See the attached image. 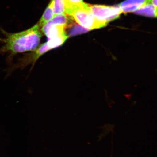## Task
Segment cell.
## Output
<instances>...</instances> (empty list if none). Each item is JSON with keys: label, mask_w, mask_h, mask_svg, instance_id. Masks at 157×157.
Returning a JSON list of instances; mask_svg holds the SVG:
<instances>
[{"label": "cell", "mask_w": 157, "mask_h": 157, "mask_svg": "<svg viewBox=\"0 0 157 157\" xmlns=\"http://www.w3.org/2000/svg\"><path fill=\"white\" fill-rule=\"evenodd\" d=\"M55 15L65 14L64 0H52Z\"/></svg>", "instance_id": "52a82bcc"}, {"label": "cell", "mask_w": 157, "mask_h": 157, "mask_svg": "<svg viewBox=\"0 0 157 157\" xmlns=\"http://www.w3.org/2000/svg\"><path fill=\"white\" fill-rule=\"evenodd\" d=\"M41 28L37 23L30 28L19 33H11L2 29L5 37L0 39L4 43L0 48V53H9V60L11 62L17 54L33 51L40 45L43 35Z\"/></svg>", "instance_id": "6da1fadb"}, {"label": "cell", "mask_w": 157, "mask_h": 157, "mask_svg": "<svg viewBox=\"0 0 157 157\" xmlns=\"http://www.w3.org/2000/svg\"><path fill=\"white\" fill-rule=\"evenodd\" d=\"M65 3L71 5H77L83 2L82 0H64Z\"/></svg>", "instance_id": "9c48e42d"}, {"label": "cell", "mask_w": 157, "mask_h": 157, "mask_svg": "<svg viewBox=\"0 0 157 157\" xmlns=\"http://www.w3.org/2000/svg\"><path fill=\"white\" fill-rule=\"evenodd\" d=\"M151 3V0H126L117 5L122 13L134 12L141 6Z\"/></svg>", "instance_id": "277c9868"}, {"label": "cell", "mask_w": 157, "mask_h": 157, "mask_svg": "<svg viewBox=\"0 0 157 157\" xmlns=\"http://www.w3.org/2000/svg\"><path fill=\"white\" fill-rule=\"evenodd\" d=\"M90 10L96 19L108 24V23L117 19L122 13L119 6L89 4Z\"/></svg>", "instance_id": "3957f363"}, {"label": "cell", "mask_w": 157, "mask_h": 157, "mask_svg": "<svg viewBox=\"0 0 157 157\" xmlns=\"http://www.w3.org/2000/svg\"><path fill=\"white\" fill-rule=\"evenodd\" d=\"M151 3L157 8V0H151Z\"/></svg>", "instance_id": "30bf717a"}, {"label": "cell", "mask_w": 157, "mask_h": 157, "mask_svg": "<svg viewBox=\"0 0 157 157\" xmlns=\"http://www.w3.org/2000/svg\"><path fill=\"white\" fill-rule=\"evenodd\" d=\"M65 14L73 17L79 25L89 30L107 25L96 19L90 10L89 5L86 3L74 5L65 3Z\"/></svg>", "instance_id": "7a4b0ae2"}, {"label": "cell", "mask_w": 157, "mask_h": 157, "mask_svg": "<svg viewBox=\"0 0 157 157\" xmlns=\"http://www.w3.org/2000/svg\"><path fill=\"white\" fill-rule=\"evenodd\" d=\"M54 16L53 4L52 0H51L38 23L41 28H42L43 26L46 24L48 21H50Z\"/></svg>", "instance_id": "8992f818"}, {"label": "cell", "mask_w": 157, "mask_h": 157, "mask_svg": "<svg viewBox=\"0 0 157 157\" xmlns=\"http://www.w3.org/2000/svg\"><path fill=\"white\" fill-rule=\"evenodd\" d=\"M89 31H90L89 30L85 28L80 25L75 24L74 25L72 26V27L70 30V32H69V36H75V35H78V34L83 33H86Z\"/></svg>", "instance_id": "ba28073f"}, {"label": "cell", "mask_w": 157, "mask_h": 157, "mask_svg": "<svg viewBox=\"0 0 157 157\" xmlns=\"http://www.w3.org/2000/svg\"><path fill=\"white\" fill-rule=\"evenodd\" d=\"M134 13L145 17L157 18V8L151 3H148L141 6Z\"/></svg>", "instance_id": "5b68a950"}]
</instances>
